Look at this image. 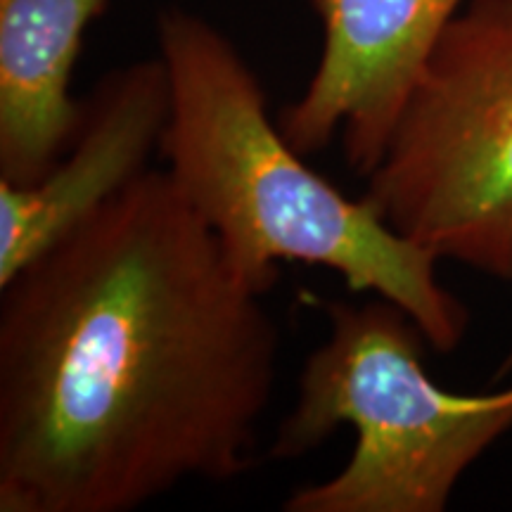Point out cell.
<instances>
[{"label": "cell", "mask_w": 512, "mask_h": 512, "mask_svg": "<svg viewBox=\"0 0 512 512\" xmlns=\"http://www.w3.org/2000/svg\"><path fill=\"white\" fill-rule=\"evenodd\" d=\"M280 330L166 169L0 285V512H131L254 465Z\"/></svg>", "instance_id": "6da1fadb"}, {"label": "cell", "mask_w": 512, "mask_h": 512, "mask_svg": "<svg viewBox=\"0 0 512 512\" xmlns=\"http://www.w3.org/2000/svg\"><path fill=\"white\" fill-rule=\"evenodd\" d=\"M470 0H311L323 50L304 93L278 126L302 155L339 138L344 162L366 178L380 162L420 69Z\"/></svg>", "instance_id": "5b68a950"}, {"label": "cell", "mask_w": 512, "mask_h": 512, "mask_svg": "<svg viewBox=\"0 0 512 512\" xmlns=\"http://www.w3.org/2000/svg\"><path fill=\"white\" fill-rule=\"evenodd\" d=\"M171 117L162 57L102 76L86 100L74 140L41 181L0 183V285L150 171Z\"/></svg>", "instance_id": "8992f818"}, {"label": "cell", "mask_w": 512, "mask_h": 512, "mask_svg": "<svg viewBox=\"0 0 512 512\" xmlns=\"http://www.w3.org/2000/svg\"><path fill=\"white\" fill-rule=\"evenodd\" d=\"M157 43L171 81L159 155L230 271L266 297L280 264L328 268L349 292L401 306L437 354L456 351L470 311L439 280V261L304 162L238 46L185 8L159 12Z\"/></svg>", "instance_id": "7a4b0ae2"}, {"label": "cell", "mask_w": 512, "mask_h": 512, "mask_svg": "<svg viewBox=\"0 0 512 512\" xmlns=\"http://www.w3.org/2000/svg\"><path fill=\"white\" fill-rule=\"evenodd\" d=\"M328 337L306 356L268 458L309 456L339 427L356 432L335 475L304 484L285 512H444L465 472L512 430V384L456 394L427 373L425 335L382 297L325 306Z\"/></svg>", "instance_id": "3957f363"}, {"label": "cell", "mask_w": 512, "mask_h": 512, "mask_svg": "<svg viewBox=\"0 0 512 512\" xmlns=\"http://www.w3.org/2000/svg\"><path fill=\"white\" fill-rule=\"evenodd\" d=\"M105 8L107 0H0V183H38L74 140V64Z\"/></svg>", "instance_id": "52a82bcc"}, {"label": "cell", "mask_w": 512, "mask_h": 512, "mask_svg": "<svg viewBox=\"0 0 512 512\" xmlns=\"http://www.w3.org/2000/svg\"><path fill=\"white\" fill-rule=\"evenodd\" d=\"M363 197L437 261L512 278V0L451 19Z\"/></svg>", "instance_id": "277c9868"}, {"label": "cell", "mask_w": 512, "mask_h": 512, "mask_svg": "<svg viewBox=\"0 0 512 512\" xmlns=\"http://www.w3.org/2000/svg\"><path fill=\"white\" fill-rule=\"evenodd\" d=\"M510 283V287H512V278L508 280ZM512 370V342H510V351H508V356H505V361H503V366H501V370H498V375L496 377H503L505 373H510Z\"/></svg>", "instance_id": "ba28073f"}]
</instances>
